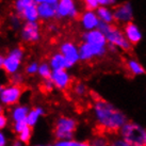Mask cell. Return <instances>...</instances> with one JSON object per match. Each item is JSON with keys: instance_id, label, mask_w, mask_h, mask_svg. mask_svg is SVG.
<instances>
[{"instance_id": "6da1fadb", "label": "cell", "mask_w": 146, "mask_h": 146, "mask_svg": "<svg viewBox=\"0 0 146 146\" xmlns=\"http://www.w3.org/2000/svg\"><path fill=\"white\" fill-rule=\"evenodd\" d=\"M92 112L97 132L105 134H117L129 119L122 110L112 102L93 95Z\"/></svg>"}, {"instance_id": "7a4b0ae2", "label": "cell", "mask_w": 146, "mask_h": 146, "mask_svg": "<svg viewBox=\"0 0 146 146\" xmlns=\"http://www.w3.org/2000/svg\"><path fill=\"white\" fill-rule=\"evenodd\" d=\"M98 30H100L105 34L108 45L115 46L117 49L124 50V51H130L132 48V45L130 44L128 40L126 38L125 34L123 32V30L119 29V27L115 25H110L102 23L99 24Z\"/></svg>"}, {"instance_id": "3957f363", "label": "cell", "mask_w": 146, "mask_h": 146, "mask_svg": "<svg viewBox=\"0 0 146 146\" xmlns=\"http://www.w3.org/2000/svg\"><path fill=\"white\" fill-rule=\"evenodd\" d=\"M117 134L131 145L146 146V127L140 123L128 121Z\"/></svg>"}, {"instance_id": "277c9868", "label": "cell", "mask_w": 146, "mask_h": 146, "mask_svg": "<svg viewBox=\"0 0 146 146\" xmlns=\"http://www.w3.org/2000/svg\"><path fill=\"white\" fill-rule=\"evenodd\" d=\"M78 128V122L75 118L68 116H61L54 123L53 126V135L57 140L66 141L73 140Z\"/></svg>"}, {"instance_id": "5b68a950", "label": "cell", "mask_w": 146, "mask_h": 146, "mask_svg": "<svg viewBox=\"0 0 146 146\" xmlns=\"http://www.w3.org/2000/svg\"><path fill=\"white\" fill-rule=\"evenodd\" d=\"M108 52V47H99L94 45L88 44L82 42L79 46V54L80 60L84 62L92 61L94 59L104 58Z\"/></svg>"}, {"instance_id": "8992f818", "label": "cell", "mask_w": 146, "mask_h": 146, "mask_svg": "<svg viewBox=\"0 0 146 146\" xmlns=\"http://www.w3.org/2000/svg\"><path fill=\"white\" fill-rule=\"evenodd\" d=\"M23 58H24V49L21 47L12 49L9 52L8 57L4 58L3 69L10 75L16 74L17 69L19 68V65L21 64Z\"/></svg>"}, {"instance_id": "52a82bcc", "label": "cell", "mask_w": 146, "mask_h": 146, "mask_svg": "<svg viewBox=\"0 0 146 146\" xmlns=\"http://www.w3.org/2000/svg\"><path fill=\"white\" fill-rule=\"evenodd\" d=\"M114 14V23L118 25H127L132 23L134 17L133 8L130 2H123L116 5L113 10Z\"/></svg>"}, {"instance_id": "ba28073f", "label": "cell", "mask_w": 146, "mask_h": 146, "mask_svg": "<svg viewBox=\"0 0 146 146\" xmlns=\"http://www.w3.org/2000/svg\"><path fill=\"white\" fill-rule=\"evenodd\" d=\"M60 52L66 60L67 67L70 68L72 66L77 64L80 61V54H79V47L73 42H64L60 46Z\"/></svg>"}, {"instance_id": "9c48e42d", "label": "cell", "mask_w": 146, "mask_h": 146, "mask_svg": "<svg viewBox=\"0 0 146 146\" xmlns=\"http://www.w3.org/2000/svg\"><path fill=\"white\" fill-rule=\"evenodd\" d=\"M24 91L25 86L23 84H12L4 88L3 91L0 93V97L2 102H4L5 105H15L18 102Z\"/></svg>"}, {"instance_id": "30bf717a", "label": "cell", "mask_w": 146, "mask_h": 146, "mask_svg": "<svg viewBox=\"0 0 146 146\" xmlns=\"http://www.w3.org/2000/svg\"><path fill=\"white\" fill-rule=\"evenodd\" d=\"M21 40L25 43H36L41 38V28L36 21H27L21 29Z\"/></svg>"}, {"instance_id": "8fae6325", "label": "cell", "mask_w": 146, "mask_h": 146, "mask_svg": "<svg viewBox=\"0 0 146 146\" xmlns=\"http://www.w3.org/2000/svg\"><path fill=\"white\" fill-rule=\"evenodd\" d=\"M79 15L74 0H60L57 7L58 18H77Z\"/></svg>"}, {"instance_id": "7c38bea8", "label": "cell", "mask_w": 146, "mask_h": 146, "mask_svg": "<svg viewBox=\"0 0 146 146\" xmlns=\"http://www.w3.org/2000/svg\"><path fill=\"white\" fill-rule=\"evenodd\" d=\"M51 81L56 88H58L61 91H66L72 86L73 79L69 76V74L66 72V69L62 70H52L51 74Z\"/></svg>"}, {"instance_id": "4fadbf2b", "label": "cell", "mask_w": 146, "mask_h": 146, "mask_svg": "<svg viewBox=\"0 0 146 146\" xmlns=\"http://www.w3.org/2000/svg\"><path fill=\"white\" fill-rule=\"evenodd\" d=\"M82 42L88 44L99 46V47H108V42L105 34L100 30H92V31H85L82 34Z\"/></svg>"}, {"instance_id": "5bb4252c", "label": "cell", "mask_w": 146, "mask_h": 146, "mask_svg": "<svg viewBox=\"0 0 146 146\" xmlns=\"http://www.w3.org/2000/svg\"><path fill=\"white\" fill-rule=\"evenodd\" d=\"M80 24L85 31H92L98 29L100 21L98 18L96 11H85L80 16Z\"/></svg>"}, {"instance_id": "9a60e30c", "label": "cell", "mask_w": 146, "mask_h": 146, "mask_svg": "<svg viewBox=\"0 0 146 146\" xmlns=\"http://www.w3.org/2000/svg\"><path fill=\"white\" fill-rule=\"evenodd\" d=\"M123 32L125 34L126 38L128 40V42L131 45H138L143 38V34L141 29H140L138 25L134 24L133 21L125 25L124 29H123Z\"/></svg>"}, {"instance_id": "2e32d148", "label": "cell", "mask_w": 146, "mask_h": 146, "mask_svg": "<svg viewBox=\"0 0 146 146\" xmlns=\"http://www.w3.org/2000/svg\"><path fill=\"white\" fill-rule=\"evenodd\" d=\"M126 67H127V70L128 73L131 75V76H134V77H139V76H143L146 74V70L140 62L137 60V59H133V58H130L126 61Z\"/></svg>"}, {"instance_id": "e0dca14e", "label": "cell", "mask_w": 146, "mask_h": 146, "mask_svg": "<svg viewBox=\"0 0 146 146\" xmlns=\"http://www.w3.org/2000/svg\"><path fill=\"white\" fill-rule=\"evenodd\" d=\"M57 7L58 4L42 3L37 5L38 15L43 19H50L53 17H57Z\"/></svg>"}, {"instance_id": "ac0fdd59", "label": "cell", "mask_w": 146, "mask_h": 146, "mask_svg": "<svg viewBox=\"0 0 146 146\" xmlns=\"http://www.w3.org/2000/svg\"><path fill=\"white\" fill-rule=\"evenodd\" d=\"M21 18H24L27 21H36L40 18L38 15V9H37V4L33 3L31 5L27 7L26 9L23 10V12L18 15Z\"/></svg>"}, {"instance_id": "d6986e66", "label": "cell", "mask_w": 146, "mask_h": 146, "mask_svg": "<svg viewBox=\"0 0 146 146\" xmlns=\"http://www.w3.org/2000/svg\"><path fill=\"white\" fill-rule=\"evenodd\" d=\"M96 13H97V16L99 18V21H102V23L110 25L114 24L113 10H111L110 8H107V7H99L96 10Z\"/></svg>"}, {"instance_id": "ffe728a7", "label": "cell", "mask_w": 146, "mask_h": 146, "mask_svg": "<svg viewBox=\"0 0 146 146\" xmlns=\"http://www.w3.org/2000/svg\"><path fill=\"white\" fill-rule=\"evenodd\" d=\"M50 67L52 68V70H62L68 68L66 60L61 52L52 54V57L50 58Z\"/></svg>"}, {"instance_id": "44dd1931", "label": "cell", "mask_w": 146, "mask_h": 146, "mask_svg": "<svg viewBox=\"0 0 146 146\" xmlns=\"http://www.w3.org/2000/svg\"><path fill=\"white\" fill-rule=\"evenodd\" d=\"M110 141L111 139L108 138V134L97 132L90 142L92 146H110Z\"/></svg>"}, {"instance_id": "7402d4cb", "label": "cell", "mask_w": 146, "mask_h": 146, "mask_svg": "<svg viewBox=\"0 0 146 146\" xmlns=\"http://www.w3.org/2000/svg\"><path fill=\"white\" fill-rule=\"evenodd\" d=\"M73 93L79 98H83L85 97L88 93H89V90H88V86L82 83V82H77L75 83L73 86Z\"/></svg>"}, {"instance_id": "603a6c76", "label": "cell", "mask_w": 146, "mask_h": 146, "mask_svg": "<svg viewBox=\"0 0 146 146\" xmlns=\"http://www.w3.org/2000/svg\"><path fill=\"white\" fill-rule=\"evenodd\" d=\"M54 146H92L90 141H77V140H66L60 141Z\"/></svg>"}, {"instance_id": "cb8c5ba5", "label": "cell", "mask_w": 146, "mask_h": 146, "mask_svg": "<svg viewBox=\"0 0 146 146\" xmlns=\"http://www.w3.org/2000/svg\"><path fill=\"white\" fill-rule=\"evenodd\" d=\"M35 3V0H15V3H14V8L16 10L17 15H19L23 10L26 9L27 7L31 5V4Z\"/></svg>"}, {"instance_id": "d4e9b609", "label": "cell", "mask_w": 146, "mask_h": 146, "mask_svg": "<svg viewBox=\"0 0 146 146\" xmlns=\"http://www.w3.org/2000/svg\"><path fill=\"white\" fill-rule=\"evenodd\" d=\"M27 113H28V109L26 107H18L14 111L13 117L14 119H16V122H21V121H24L25 118H27Z\"/></svg>"}, {"instance_id": "484cf974", "label": "cell", "mask_w": 146, "mask_h": 146, "mask_svg": "<svg viewBox=\"0 0 146 146\" xmlns=\"http://www.w3.org/2000/svg\"><path fill=\"white\" fill-rule=\"evenodd\" d=\"M40 114H42V110L40 109V108H38V109H37V108L33 109L32 111L29 113V115L27 116V118H26V121H27V123H28V125L29 126L34 125Z\"/></svg>"}, {"instance_id": "4316f807", "label": "cell", "mask_w": 146, "mask_h": 146, "mask_svg": "<svg viewBox=\"0 0 146 146\" xmlns=\"http://www.w3.org/2000/svg\"><path fill=\"white\" fill-rule=\"evenodd\" d=\"M38 74L41 75L44 79H50L52 72L50 70V66L47 63H42L38 67Z\"/></svg>"}, {"instance_id": "83f0119b", "label": "cell", "mask_w": 146, "mask_h": 146, "mask_svg": "<svg viewBox=\"0 0 146 146\" xmlns=\"http://www.w3.org/2000/svg\"><path fill=\"white\" fill-rule=\"evenodd\" d=\"M110 146H133L130 143L126 142L124 139H122L118 134L113 135V138H111L110 141Z\"/></svg>"}, {"instance_id": "f1b7e54d", "label": "cell", "mask_w": 146, "mask_h": 146, "mask_svg": "<svg viewBox=\"0 0 146 146\" xmlns=\"http://www.w3.org/2000/svg\"><path fill=\"white\" fill-rule=\"evenodd\" d=\"M31 131H32V126H27L24 130H23V132L19 133V138H21V141L25 143V144H29L30 142V137H31Z\"/></svg>"}, {"instance_id": "f546056e", "label": "cell", "mask_w": 146, "mask_h": 146, "mask_svg": "<svg viewBox=\"0 0 146 146\" xmlns=\"http://www.w3.org/2000/svg\"><path fill=\"white\" fill-rule=\"evenodd\" d=\"M53 82L51 81V79H44V81L41 83V90L43 93H49V92H51L53 89Z\"/></svg>"}, {"instance_id": "4dcf8cb0", "label": "cell", "mask_w": 146, "mask_h": 146, "mask_svg": "<svg viewBox=\"0 0 146 146\" xmlns=\"http://www.w3.org/2000/svg\"><path fill=\"white\" fill-rule=\"evenodd\" d=\"M86 11H96L99 8L98 0H83Z\"/></svg>"}, {"instance_id": "1f68e13d", "label": "cell", "mask_w": 146, "mask_h": 146, "mask_svg": "<svg viewBox=\"0 0 146 146\" xmlns=\"http://www.w3.org/2000/svg\"><path fill=\"white\" fill-rule=\"evenodd\" d=\"M38 65L37 63L35 62H32V63H30L29 65H27V67H26V73L29 74V75H34V74H36L38 72Z\"/></svg>"}, {"instance_id": "d6a6232c", "label": "cell", "mask_w": 146, "mask_h": 146, "mask_svg": "<svg viewBox=\"0 0 146 146\" xmlns=\"http://www.w3.org/2000/svg\"><path fill=\"white\" fill-rule=\"evenodd\" d=\"M23 80H24V77H23V75L21 74H14L12 75V77H11V82H12V84H23Z\"/></svg>"}, {"instance_id": "836d02e7", "label": "cell", "mask_w": 146, "mask_h": 146, "mask_svg": "<svg viewBox=\"0 0 146 146\" xmlns=\"http://www.w3.org/2000/svg\"><path fill=\"white\" fill-rule=\"evenodd\" d=\"M117 3V0H98V4L99 7H107V8H110V7H113Z\"/></svg>"}, {"instance_id": "e575fe53", "label": "cell", "mask_w": 146, "mask_h": 146, "mask_svg": "<svg viewBox=\"0 0 146 146\" xmlns=\"http://www.w3.org/2000/svg\"><path fill=\"white\" fill-rule=\"evenodd\" d=\"M27 126H28V123H27L26 119L21 121V122H17L16 125H15V130H16L18 133H21V132H23V130H24Z\"/></svg>"}, {"instance_id": "d590c367", "label": "cell", "mask_w": 146, "mask_h": 146, "mask_svg": "<svg viewBox=\"0 0 146 146\" xmlns=\"http://www.w3.org/2000/svg\"><path fill=\"white\" fill-rule=\"evenodd\" d=\"M60 0H35V3L38 4L42 3H50V4H58Z\"/></svg>"}, {"instance_id": "8d00e7d4", "label": "cell", "mask_w": 146, "mask_h": 146, "mask_svg": "<svg viewBox=\"0 0 146 146\" xmlns=\"http://www.w3.org/2000/svg\"><path fill=\"white\" fill-rule=\"evenodd\" d=\"M5 125H7V117L3 114H0V129H2Z\"/></svg>"}, {"instance_id": "74e56055", "label": "cell", "mask_w": 146, "mask_h": 146, "mask_svg": "<svg viewBox=\"0 0 146 146\" xmlns=\"http://www.w3.org/2000/svg\"><path fill=\"white\" fill-rule=\"evenodd\" d=\"M5 145V140H4V137L2 133H0V146H4Z\"/></svg>"}, {"instance_id": "f35d334b", "label": "cell", "mask_w": 146, "mask_h": 146, "mask_svg": "<svg viewBox=\"0 0 146 146\" xmlns=\"http://www.w3.org/2000/svg\"><path fill=\"white\" fill-rule=\"evenodd\" d=\"M3 62H4V58L2 56H0V68L3 67Z\"/></svg>"}, {"instance_id": "ab89813d", "label": "cell", "mask_w": 146, "mask_h": 146, "mask_svg": "<svg viewBox=\"0 0 146 146\" xmlns=\"http://www.w3.org/2000/svg\"><path fill=\"white\" fill-rule=\"evenodd\" d=\"M13 146H21V143H19V142H14Z\"/></svg>"}, {"instance_id": "60d3db41", "label": "cell", "mask_w": 146, "mask_h": 146, "mask_svg": "<svg viewBox=\"0 0 146 146\" xmlns=\"http://www.w3.org/2000/svg\"><path fill=\"white\" fill-rule=\"evenodd\" d=\"M1 111H2V110H1V108H0V114H2V113H1Z\"/></svg>"}]
</instances>
